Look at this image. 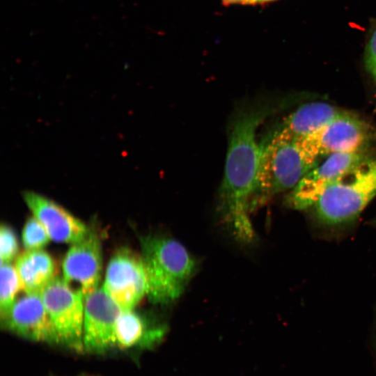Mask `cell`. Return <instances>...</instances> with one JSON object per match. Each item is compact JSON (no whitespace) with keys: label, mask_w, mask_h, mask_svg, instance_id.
Returning <instances> with one entry per match:
<instances>
[{"label":"cell","mask_w":376,"mask_h":376,"mask_svg":"<svg viewBox=\"0 0 376 376\" xmlns=\"http://www.w3.org/2000/svg\"><path fill=\"white\" fill-rule=\"evenodd\" d=\"M262 97L237 106L228 126V150L222 182L218 192V209L224 221L241 241L255 235L249 214L261 157L256 131L274 110Z\"/></svg>","instance_id":"cell-1"},{"label":"cell","mask_w":376,"mask_h":376,"mask_svg":"<svg viewBox=\"0 0 376 376\" xmlns=\"http://www.w3.org/2000/svg\"><path fill=\"white\" fill-rule=\"evenodd\" d=\"M261 157L251 210L292 189L324 157L306 137L293 136L278 127L260 142Z\"/></svg>","instance_id":"cell-2"},{"label":"cell","mask_w":376,"mask_h":376,"mask_svg":"<svg viewBox=\"0 0 376 376\" xmlns=\"http://www.w3.org/2000/svg\"><path fill=\"white\" fill-rule=\"evenodd\" d=\"M140 244L149 300L161 305L176 301L195 273L194 258L180 242L164 235L141 237Z\"/></svg>","instance_id":"cell-3"},{"label":"cell","mask_w":376,"mask_h":376,"mask_svg":"<svg viewBox=\"0 0 376 376\" xmlns=\"http://www.w3.org/2000/svg\"><path fill=\"white\" fill-rule=\"evenodd\" d=\"M375 196L376 157H371L328 187L313 207L320 222L337 225L355 219Z\"/></svg>","instance_id":"cell-4"},{"label":"cell","mask_w":376,"mask_h":376,"mask_svg":"<svg viewBox=\"0 0 376 376\" xmlns=\"http://www.w3.org/2000/svg\"><path fill=\"white\" fill-rule=\"evenodd\" d=\"M41 297L58 334L60 345L84 351V298L63 278L56 276L42 291Z\"/></svg>","instance_id":"cell-5"},{"label":"cell","mask_w":376,"mask_h":376,"mask_svg":"<svg viewBox=\"0 0 376 376\" xmlns=\"http://www.w3.org/2000/svg\"><path fill=\"white\" fill-rule=\"evenodd\" d=\"M371 157L367 150L336 152L324 157L288 191L286 205L297 210L313 206L328 187Z\"/></svg>","instance_id":"cell-6"},{"label":"cell","mask_w":376,"mask_h":376,"mask_svg":"<svg viewBox=\"0 0 376 376\" xmlns=\"http://www.w3.org/2000/svg\"><path fill=\"white\" fill-rule=\"evenodd\" d=\"M122 311L132 310L147 294V279L141 256L127 248L110 259L102 285Z\"/></svg>","instance_id":"cell-7"},{"label":"cell","mask_w":376,"mask_h":376,"mask_svg":"<svg viewBox=\"0 0 376 376\" xmlns=\"http://www.w3.org/2000/svg\"><path fill=\"white\" fill-rule=\"evenodd\" d=\"M121 311L102 286L84 299V351L100 354L115 350V326Z\"/></svg>","instance_id":"cell-8"},{"label":"cell","mask_w":376,"mask_h":376,"mask_svg":"<svg viewBox=\"0 0 376 376\" xmlns=\"http://www.w3.org/2000/svg\"><path fill=\"white\" fill-rule=\"evenodd\" d=\"M3 329L34 342L60 345L40 294H26L1 317Z\"/></svg>","instance_id":"cell-9"},{"label":"cell","mask_w":376,"mask_h":376,"mask_svg":"<svg viewBox=\"0 0 376 376\" xmlns=\"http://www.w3.org/2000/svg\"><path fill=\"white\" fill-rule=\"evenodd\" d=\"M102 265V245L98 234L89 228L79 242L72 244L63 261V279L76 284L85 299L100 286Z\"/></svg>","instance_id":"cell-10"},{"label":"cell","mask_w":376,"mask_h":376,"mask_svg":"<svg viewBox=\"0 0 376 376\" xmlns=\"http://www.w3.org/2000/svg\"><path fill=\"white\" fill-rule=\"evenodd\" d=\"M307 139L324 157L336 152L367 150L373 139L372 128L363 120L347 111Z\"/></svg>","instance_id":"cell-11"},{"label":"cell","mask_w":376,"mask_h":376,"mask_svg":"<svg viewBox=\"0 0 376 376\" xmlns=\"http://www.w3.org/2000/svg\"><path fill=\"white\" fill-rule=\"evenodd\" d=\"M29 209L45 227L50 239L74 244L85 237L89 228L54 201L31 191L23 193Z\"/></svg>","instance_id":"cell-12"},{"label":"cell","mask_w":376,"mask_h":376,"mask_svg":"<svg viewBox=\"0 0 376 376\" xmlns=\"http://www.w3.org/2000/svg\"><path fill=\"white\" fill-rule=\"evenodd\" d=\"M166 324L150 320L134 309L122 311L115 326V349L138 350L153 349L167 333Z\"/></svg>","instance_id":"cell-13"},{"label":"cell","mask_w":376,"mask_h":376,"mask_svg":"<svg viewBox=\"0 0 376 376\" xmlns=\"http://www.w3.org/2000/svg\"><path fill=\"white\" fill-rule=\"evenodd\" d=\"M14 265L26 294H40L56 276L53 258L42 249L25 251Z\"/></svg>","instance_id":"cell-14"},{"label":"cell","mask_w":376,"mask_h":376,"mask_svg":"<svg viewBox=\"0 0 376 376\" xmlns=\"http://www.w3.org/2000/svg\"><path fill=\"white\" fill-rule=\"evenodd\" d=\"M345 111L322 102L306 103L286 117L278 127L296 137H306L326 126Z\"/></svg>","instance_id":"cell-15"},{"label":"cell","mask_w":376,"mask_h":376,"mask_svg":"<svg viewBox=\"0 0 376 376\" xmlns=\"http://www.w3.org/2000/svg\"><path fill=\"white\" fill-rule=\"evenodd\" d=\"M0 278V316L3 317L17 300L16 295L22 288L15 265L11 263L1 265Z\"/></svg>","instance_id":"cell-16"},{"label":"cell","mask_w":376,"mask_h":376,"mask_svg":"<svg viewBox=\"0 0 376 376\" xmlns=\"http://www.w3.org/2000/svg\"><path fill=\"white\" fill-rule=\"evenodd\" d=\"M22 237L26 251L42 249L51 240L43 225L34 216L25 222Z\"/></svg>","instance_id":"cell-17"},{"label":"cell","mask_w":376,"mask_h":376,"mask_svg":"<svg viewBox=\"0 0 376 376\" xmlns=\"http://www.w3.org/2000/svg\"><path fill=\"white\" fill-rule=\"evenodd\" d=\"M18 251L17 240L13 230L2 224L0 228V258L1 265L11 263L16 258Z\"/></svg>","instance_id":"cell-18"},{"label":"cell","mask_w":376,"mask_h":376,"mask_svg":"<svg viewBox=\"0 0 376 376\" xmlns=\"http://www.w3.org/2000/svg\"><path fill=\"white\" fill-rule=\"evenodd\" d=\"M364 63L368 73L376 81V22L368 35L364 52Z\"/></svg>","instance_id":"cell-19"},{"label":"cell","mask_w":376,"mask_h":376,"mask_svg":"<svg viewBox=\"0 0 376 376\" xmlns=\"http://www.w3.org/2000/svg\"><path fill=\"white\" fill-rule=\"evenodd\" d=\"M224 1L230 3H237L242 4H254L264 2L263 0H223Z\"/></svg>","instance_id":"cell-20"}]
</instances>
